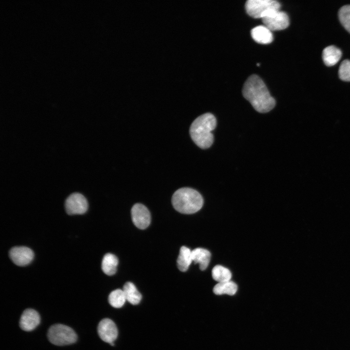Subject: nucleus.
<instances>
[{
    "label": "nucleus",
    "mask_w": 350,
    "mask_h": 350,
    "mask_svg": "<svg viewBox=\"0 0 350 350\" xmlns=\"http://www.w3.org/2000/svg\"><path fill=\"white\" fill-rule=\"evenodd\" d=\"M97 330L100 338L110 344L114 343L117 338L118 331L117 326L110 319L104 318L100 321Z\"/></svg>",
    "instance_id": "1a4fd4ad"
},
{
    "label": "nucleus",
    "mask_w": 350,
    "mask_h": 350,
    "mask_svg": "<svg viewBox=\"0 0 350 350\" xmlns=\"http://www.w3.org/2000/svg\"><path fill=\"white\" fill-rule=\"evenodd\" d=\"M65 206L68 214H82L87 211L88 203L86 198L82 194L75 192L71 194L67 198Z\"/></svg>",
    "instance_id": "0eeeda50"
},
{
    "label": "nucleus",
    "mask_w": 350,
    "mask_h": 350,
    "mask_svg": "<svg viewBox=\"0 0 350 350\" xmlns=\"http://www.w3.org/2000/svg\"><path fill=\"white\" fill-rule=\"evenodd\" d=\"M40 321V315L35 310L27 309L21 315L19 326L23 331H31L39 325Z\"/></svg>",
    "instance_id": "9b49d317"
},
{
    "label": "nucleus",
    "mask_w": 350,
    "mask_h": 350,
    "mask_svg": "<svg viewBox=\"0 0 350 350\" xmlns=\"http://www.w3.org/2000/svg\"><path fill=\"white\" fill-rule=\"evenodd\" d=\"M118 264L117 257L114 254L107 253L104 256L102 260V270L107 275H113L117 271Z\"/></svg>",
    "instance_id": "f3484780"
},
{
    "label": "nucleus",
    "mask_w": 350,
    "mask_h": 350,
    "mask_svg": "<svg viewBox=\"0 0 350 350\" xmlns=\"http://www.w3.org/2000/svg\"><path fill=\"white\" fill-rule=\"evenodd\" d=\"M122 290L126 300L131 304H138L141 301L142 296L133 283L131 282L125 283L123 285Z\"/></svg>",
    "instance_id": "2eb2a0df"
},
{
    "label": "nucleus",
    "mask_w": 350,
    "mask_h": 350,
    "mask_svg": "<svg viewBox=\"0 0 350 350\" xmlns=\"http://www.w3.org/2000/svg\"><path fill=\"white\" fill-rule=\"evenodd\" d=\"M132 220L138 228L143 229L150 224L151 215L148 209L140 203L135 204L131 209Z\"/></svg>",
    "instance_id": "6e6552de"
},
{
    "label": "nucleus",
    "mask_w": 350,
    "mask_h": 350,
    "mask_svg": "<svg viewBox=\"0 0 350 350\" xmlns=\"http://www.w3.org/2000/svg\"><path fill=\"white\" fill-rule=\"evenodd\" d=\"M251 35L256 42L260 44H269L273 40L271 31L264 25H260L253 28L251 31Z\"/></svg>",
    "instance_id": "f8f14e48"
},
{
    "label": "nucleus",
    "mask_w": 350,
    "mask_h": 350,
    "mask_svg": "<svg viewBox=\"0 0 350 350\" xmlns=\"http://www.w3.org/2000/svg\"><path fill=\"white\" fill-rule=\"evenodd\" d=\"M237 290V284L230 280L218 283L213 289V293L217 295L228 294L232 296L236 293Z\"/></svg>",
    "instance_id": "a211bd4d"
},
{
    "label": "nucleus",
    "mask_w": 350,
    "mask_h": 350,
    "mask_svg": "<svg viewBox=\"0 0 350 350\" xmlns=\"http://www.w3.org/2000/svg\"><path fill=\"white\" fill-rule=\"evenodd\" d=\"M211 274L214 280L218 283L229 281L231 278L230 271L220 265L215 266L212 270Z\"/></svg>",
    "instance_id": "6ab92c4d"
},
{
    "label": "nucleus",
    "mask_w": 350,
    "mask_h": 350,
    "mask_svg": "<svg viewBox=\"0 0 350 350\" xmlns=\"http://www.w3.org/2000/svg\"><path fill=\"white\" fill-rule=\"evenodd\" d=\"M243 95L253 108L260 113H266L276 105L263 81L256 75L249 76L244 84Z\"/></svg>",
    "instance_id": "f257e3e1"
},
{
    "label": "nucleus",
    "mask_w": 350,
    "mask_h": 350,
    "mask_svg": "<svg viewBox=\"0 0 350 350\" xmlns=\"http://www.w3.org/2000/svg\"><path fill=\"white\" fill-rule=\"evenodd\" d=\"M262 19L264 25L271 31L285 29L289 25L288 16L280 10L272 12Z\"/></svg>",
    "instance_id": "423d86ee"
},
{
    "label": "nucleus",
    "mask_w": 350,
    "mask_h": 350,
    "mask_svg": "<svg viewBox=\"0 0 350 350\" xmlns=\"http://www.w3.org/2000/svg\"><path fill=\"white\" fill-rule=\"evenodd\" d=\"M338 16L342 25L350 33V5L342 7L339 11Z\"/></svg>",
    "instance_id": "412c9836"
},
{
    "label": "nucleus",
    "mask_w": 350,
    "mask_h": 350,
    "mask_svg": "<svg viewBox=\"0 0 350 350\" xmlns=\"http://www.w3.org/2000/svg\"><path fill=\"white\" fill-rule=\"evenodd\" d=\"M33 251L26 246H16L9 251V257L12 261L20 266L29 264L34 258Z\"/></svg>",
    "instance_id": "9d476101"
},
{
    "label": "nucleus",
    "mask_w": 350,
    "mask_h": 350,
    "mask_svg": "<svg viewBox=\"0 0 350 350\" xmlns=\"http://www.w3.org/2000/svg\"><path fill=\"white\" fill-rule=\"evenodd\" d=\"M216 126V119L213 114H202L192 122L190 128L191 137L200 148H208L213 143L214 139L211 131Z\"/></svg>",
    "instance_id": "f03ea898"
},
{
    "label": "nucleus",
    "mask_w": 350,
    "mask_h": 350,
    "mask_svg": "<svg viewBox=\"0 0 350 350\" xmlns=\"http://www.w3.org/2000/svg\"><path fill=\"white\" fill-rule=\"evenodd\" d=\"M126 300L124 293L122 289H118L112 291L108 296V302L114 308H121Z\"/></svg>",
    "instance_id": "aec40b11"
},
{
    "label": "nucleus",
    "mask_w": 350,
    "mask_h": 350,
    "mask_svg": "<svg viewBox=\"0 0 350 350\" xmlns=\"http://www.w3.org/2000/svg\"><path fill=\"white\" fill-rule=\"evenodd\" d=\"M338 75L342 80L350 81V60H345L341 63Z\"/></svg>",
    "instance_id": "4be33fe9"
},
{
    "label": "nucleus",
    "mask_w": 350,
    "mask_h": 350,
    "mask_svg": "<svg viewBox=\"0 0 350 350\" xmlns=\"http://www.w3.org/2000/svg\"><path fill=\"white\" fill-rule=\"evenodd\" d=\"M192 262V250L185 246H182L177 259L178 269L182 272L186 271Z\"/></svg>",
    "instance_id": "dca6fc26"
},
{
    "label": "nucleus",
    "mask_w": 350,
    "mask_h": 350,
    "mask_svg": "<svg viewBox=\"0 0 350 350\" xmlns=\"http://www.w3.org/2000/svg\"><path fill=\"white\" fill-rule=\"evenodd\" d=\"M341 56V51L333 45L326 47L322 52L323 62L327 66H332L335 65L340 60Z\"/></svg>",
    "instance_id": "ddd939ff"
},
{
    "label": "nucleus",
    "mask_w": 350,
    "mask_h": 350,
    "mask_svg": "<svg viewBox=\"0 0 350 350\" xmlns=\"http://www.w3.org/2000/svg\"><path fill=\"white\" fill-rule=\"evenodd\" d=\"M172 202L177 211L184 214H192L201 209L203 199L197 191L185 187L179 189L174 192Z\"/></svg>",
    "instance_id": "7ed1b4c3"
},
{
    "label": "nucleus",
    "mask_w": 350,
    "mask_h": 350,
    "mask_svg": "<svg viewBox=\"0 0 350 350\" xmlns=\"http://www.w3.org/2000/svg\"><path fill=\"white\" fill-rule=\"evenodd\" d=\"M48 337L53 344L64 346L75 343L77 338L75 332L69 326L56 324L52 325L48 332Z\"/></svg>",
    "instance_id": "20e7f679"
},
{
    "label": "nucleus",
    "mask_w": 350,
    "mask_h": 350,
    "mask_svg": "<svg viewBox=\"0 0 350 350\" xmlns=\"http://www.w3.org/2000/svg\"><path fill=\"white\" fill-rule=\"evenodd\" d=\"M210 252L204 248H196L192 251V262L199 264L201 270H205L210 263Z\"/></svg>",
    "instance_id": "4468645a"
},
{
    "label": "nucleus",
    "mask_w": 350,
    "mask_h": 350,
    "mask_svg": "<svg viewBox=\"0 0 350 350\" xmlns=\"http://www.w3.org/2000/svg\"><path fill=\"white\" fill-rule=\"evenodd\" d=\"M280 8V4L274 0H248L245 4L246 13L254 18H262Z\"/></svg>",
    "instance_id": "39448f33"
}]
</instances>
